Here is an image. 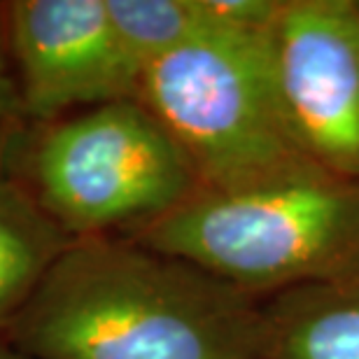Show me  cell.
I'll return each mask as SVG.
<instances>
[{
  "mask_svg": "<svg viewBox=\"0 0 359 359\" xmlns=\"http://www.w3.org/2000/svg\"><path fill=\"white\" fill-rule=\"evenodd\" d=\"M3 343L33 359H269L266 306L133 238H75Z\"/></svg>",
  "mask_w": 359,
  "mask_h": 359,
  "instance_id": "1",
  "label": "cell"
},
{
  "mask_svg": "<svg viewBox=\"0 0 359 359\" xmlns=\"http://www.w3.org/2000/svg\"><path fill=\"white\" fill-rule=\"evenodd\" d=\"M269 33L217 26L140 77L138 100L184 149L203 191L245 194L332 177L294 133Z\"/></svg>",
  "mask_w": 359,
  "mask_h": 359,
  "instance_id": "2",
  "label": "cell"
},
{
  "mask_svg": "<svg viewBox=\"0 0 359 359\" xmlns=\"http://www.w3.org/2000/svg\"><path fill=\"white\" fill-rule=\"evenodd\" d=\"M128 238L245 294L359 276V182L315 177L245 194L196 191Z\"/></svg>",
  "mask_w": 359,
  "mask_h": 359,
  "instance_id": "3",
  "label": "cell"
},
{
  "mask_svg": "<svg viewBox=\"0 0 359 359\" xmlns=\"http://www.w3.org/2000/svg\"><path fill=\"white\" fill-rule=\"evenodd\" d=\"M31 180L73 238L135 231L201 191L184 149L138 98L52 121L31 152Z\"/></svg>",
  "mask_w": 359,
  "mask_h": 359,
  "instance_id": "4",
  "label": "cell"
},
{
  "mask_svg": "<svg viewBox=\"0 0 359 359\" xmlns=\"http://www.w3.org/2000/svg\"><path fill=\"white\" fill-rule=\"evenodd\" d=\"M269 40L299 142L325 173L359 182V0H285Z\"/></svg>",
  "mask_w": 359,
  "mask_h": 359,
  "instance_id": "5",
  "label": "cell"
},
{
  "mask_svg": "<svg viewBox=\"0 0 359 359\" xmlns=\"http://www.w3.org/2000/svg\"><path fill=\"white\" fill-rule=\"evenodd\" d=\"M5 35L31 119L138 98L140 80L119 52L105 0H14Z\"/></svg>",
  "mask_w": 359,
  "mask_h": 359,
  "instance_id": "6",
  "label": "cell"
},
{
  "mask_svg": "<svg viewBox=\"0 0 359 359\" xmlns=\"http://www.w3.org/2000/svg\"><path fill=\"white\" fill-rule=\"evenodd\" d=\"M266 320L269 359H359V276L278 294Z\"/></svg>",
  "mask_w": 359,
  "mask_h": 359,
  "instance_id": "7",
  "label": "cell"
},
{
  "mask_svg": "<svg viewBox=\"0 0 359 359\" xmlns=\"http://www.w3.org/2000/svg\"><path fill=\"white\" fill-rule=\"evenodd\" d=\"M73 241L33 191L0 173V341Z\"/></svg>",
  "mask_w": 359,
  "mask_h": 359,
  "instance_id": "8",
  "label": "cell"
},
{
  "mask_svg": "<svg viewBox=\"0 0 359 359\" xmlns=\"http://www.w3.org/2000/svg\"><path fill=\"white\" fill-rule=\"evenodd\" d=\"M117 47L135 77L212 28L208 0H105Z\"/></svg>",
  "mask_w": 359,
  "mask_h": 359,
  "instance_id": "9",
  "label": "cell"
},
{
  "mask_svg": "<svg viewBox=\"0 0 359 359\" xmlns=\"http://www.w3.org/2000/svg\"><path fill=\"white\" fill-rule=\"evenodd\" d=\"M28 119L24 98L17 82V73L12 66L10 47H7V35L0 31V173L10 156L12 147L17 145L21 126Z\"/></svg>",
  "mask_w": 359,
  "mask_h": 359,
  "instance_id": "10",
  "label": "cell"
},
{
  "mask_svg": "<svg viewBox=\"0 0 359 359\" xmlns=\"http://www.w3.org/2000/svg\"><path fill=\"white\" fill-rule=\"evenodd\" d=\"M0 359H33V357L19 353V350H14V348L7 346V343L0 341Z\"/></svg>",
  "mask_w": 359,
  "mask_h": 359,
  "instance_id": "11",
  "label": "cell"
}]
</instances>
